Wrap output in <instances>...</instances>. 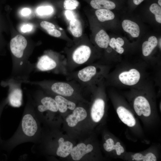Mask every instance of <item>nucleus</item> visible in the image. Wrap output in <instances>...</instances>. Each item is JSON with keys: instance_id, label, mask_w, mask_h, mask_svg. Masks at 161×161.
I'll return each instance as SVG.
<instances>
[{"instance_id": "f257e3e1", "label": "nucleus", "mask_w": 161, "mask_h": 161, "mask_svg": "<svg viewBox=\"0 0 161 161\" xmlns=\"http://www.w3.org/2000/svg\"><path fill=\"white\" fill-rule=\"evenodd\" d=\"M28 100L24 115L17 130L13 136V148L19 144L38 138L39 130L34 105L30 95L28 94Z\"/></svg>"}, {"instance_id": "f03ea898", "label": "nucleus", "mask_w": 161, "mask_h": 161, "mask_svg": "<svg viewBox=\"0 0 161 161\" xmlns=\"http://www.w3.org/2000/svg\"><path fill=\"white\" fill-rule=\"evenodd\" d=\"M120 21L121 29L130 38H142L146 33L143 21L138 16L124 14Z\"/></svg>"}, {"instance_id": "7ed1b4c3", "label": "nucleus", "mask_w": 161, "mask_h": 161, "mask_svg": "<svg viewBox=\"0 0 161 161\" xmlns=\"http://www.w3.org/2000/svg\"><path fill=\"white\" fill-rule=\"evenodd\" d=\"M142 7L140 16L142 21L155 27H160L161 24V6L155 0H145Z\"/></svg>"}, {"instance_id": "20e7f679", "label": "nucleus", "mask_w": 161, "mask_h": 161, "mask_svg": "<svg viewBox=\"0 0 161 161\" xmlns=\"http://www.w3.org/2000/svg\"><path fill=\"white\" fill-rule=\"evenodd\" d=\"M21 82L9 77L7 79L2 80L1 86L8 88L7 97L8 103L13 107H19L22 104L23 92Z\"/></svg>"}, {"instance_id": "39448f33", "label": "nucleus", "mask_w": 161, "mask_h": 161, "mask_svg": "<svg viewBox=\"0 0 161 161\" xmlns=\"http://www.w3.org/2000/svg\"><path fill=\"white\" fill-rule=\"evenodd\" d=\"M93 10L95 19L105 29L114 31L121 30L117 12L105 9Z\"/></svg>"}, {"instance_id": "423d86ee", "label": "nucleus", "mask_w": 161, "mask_h": 161, "mask_svg": "<svg viewBox=\"0 0 161 161\" xmlns=\"http://www.w3.org/2000/svg\"><path fill=\"white\" fill-rule=\"evenodd\" d=\"M34 92L31 95L37 113H42L47 111L57 112L58 107L56 102L52 97L42 96V90L41 88Z\"/></svg>"}, {"instance_id": "0eeeda50", "label": "nucleus", "mask_w": 161, "mask_h": 161, "mask_svg": "<svg viewBox=\"0 0 161 161\" xmlns=\"http://www.w3.org/2000/svg\"><path fill=\"white\" fill-rule=\"evenodd\" d=\"M61 66V61L59 56L48 52L43 55L35 64V69L37 71H52L58 73Z\"/></svg>"}, {"instance_id": "6e6552de", "label": "nucleus", "mask_w": 161, "mask_h": 161, "mask_svg": "<svg viewBox=\"0 0 161 161\" xmlns=\"http://www.w3.org/2000/svg\"><path fill=\"white\" fill-rule=\"evenodd\" d=\"M92 53V49L89 44L85 43H81L72 50L70 58L74 64L81 65L88 61Z\"/></svg>"}, {"instance_id": "1a4fd4ad", "label": "nucleus", "mask_w": 161, "mask_h": 161, "mask_svg": "<svg viewBox=\"0 0 161 161\" xmlns=\"http://www.w3.org/2000/svg\"><path fill=\"white\" fill-rule=\"evenodd\" d=\"M86 1L93 9H105L117 13L124 12L125 2L122 0H83Z\"/></svg>"}, {"instance_id": "9d476101", "label": "nucleus", "mask_w": 161, "mask_h": 161, "mask_svg": "<svg viewBox=\"0 0 161 161\" xmlns=\"http://www.w3.org/2000/svg\"><path fill=\"white\" fill-rule=\"evenodd\" d=\"M96 20L94 23L92 38L95 44L100 48L107 49L109 46L110 36L105 29Z\"/></svg>"}, {"instance_id": "9b49d317", "label": "nucleus", "mask_w": 161, "mask_h": 161, "mask_svg": "<svg viewBox=\"0 0 161 161\" xmlns=\"http://www.w3.org/2000/svg\"><path fill=\"white\" fill-rule=\"evenodd\" d=\"M65 10L67 13L66 16L69 20V29L71 34L75 38H79L81 36L83 32V27L80 20L73 13L74 10Z\"/></svg>"}, {"instance_id": "f8f14e48", "label": "nucleus", "mask_w": 161, "mask_h": 161, "mask_svg": "<svg viewBox=\"0 0 161 161\" xmlns=\"http://www.w3.org/2000/svg\"><path fill=\"white\" fill-rule=\"evenodd\" d=\"M145 40L142 44V53L144 56H149L158 45L159 36L153 34H146L144 35Z\"/></svg>"}, {"instance_id": "ddd939ff", "label": "nucleus", "mask_w": 161, "mask_h": 161, "mask_svg": "<svg viewBox=\"0 0 161 161\" xmlns=\"http://www.w3.org/2000/svg\"><path fill=\"white\" fill-rule=\"evenodd\" d=\"M134 107L137 114L139 116L143 114L144 116H149L151 113L149 103L144 97L139 96L134 100Z\"/></svg>"}, {"instance_id": "4468645a", "label": "nucleus", "mask_w": 161, "mask_h": 161, "mask_svg": "<svg viewBox=\"0 0 161 161\" xmlns=\"http://www.w3.org/2000/svg\"><path fill=\"white\" fill-rule=\"evenodd\" d=\"M140 74L137 69H132L128 71L121 73L119 76L120 81L123 84L129 86L134 85L139 81Z\"/></svg>"}, {"instance_id": "2eb2a0df", "label": "nucleus", "mask_w": 161, "mask_h": 161, "mask_svg": "<svg viewBox=\"0 0 161 161\" xmlns=\"http://www.w3.org/2000/svg\"><path fill=\"white\" fill-rule=\"evenodd\" d=\"M97 72L95 66H88L79 70L77 74L76 77L80 83L88 85L96 75Z\"/></svg>"}, {"instance_id": "dca6fc26", "label": "nucleus", "mask_w": 161, "mask_h": 161, "mask_svg": "<svg viewBox=\"0 0 161 161\" xmlns=\"http://www.w3.org/2000/svg\"><path fill=\"white\" fill-rule=\"evenodd\" d=\"M87 116L86 110L81 107H78L73 110L72 114L66 118L68 125L70 127L76 126L80 121L84 120Z\"/></svg>"}, {"instance_id": "f3484780", "label": "nucleus", "mask_w": 161, "mask_h": 161, "mask_svg": "<svg viewBox=\"0 0 161 161\" xmlns=\"http://www.w3.org/2000/svg\"><path fill=\"white\" fill-rule=\"evenodd\" d=\"M105 102L101 98L96 99L92 106L91 114L93 120L98 122L101 120L104 112Z\"/></svg>"}, {"instance_id": "a211bd4d", "label": "nucleus", "mask_w": 161, "mask_h": 161, "mask_svg": "<svg viewBox=\"0 0 161 161\" xmlns=\"http://www.w3.org/2000/svg\"><path fill=\"white\" fill-rule=\"evenodd\" d=\"M28 46L26 38L21 35H17L10 40V48L11 54H14L26 49Z\"/></svg>"}, {"instance_id": "6ab92c4d", "label": "nucleus", "mask_w": 161, "mask_h": 161, "mask_svg": "<svg viewBox=\"0 0 161 161\" xmlns=\"http://www.w3.org/2000/svg\"><path fill=\"white\" fill-rule=\"evenodd\" d=\"M93 149L92 145L90 144L86 145L81 143L72 148L70 153L72 159L75 161L80 160L86 154L91 152Z\"/></svg>"}, {"instance_id": "aec40b11", "label": "nucleus", "mask_w": 161, "mask_h": 161, "mask_svg": "<svg viewBox=\"0 0 161 161\" xmlns=\"http://www.w3.org/2000/svg\"><path fill=\"white\" fill-rule=\"evenodd\" d=\"M117 114L121 121L129 127H133L136 124V120L132 114L122 106H119L117 109Z\"/></svg>"}, {"instance_id": "412c9836", "label": "nucleus", "mask_w": 161, "mask_h": 161, "mask_svg": "<svg viewBox=\"0 0 161 161\" xmlns=\"http://www.w3.org/2000/svg\"><path fill=\"white\" fill-rule=\"evenodd\" d=\"M62 137L60 138L58 140V147L56 151L57 156L65 157L70 154L73 148V144L69 141H64Z\"/></svg>"}, {"instance_id": "4be33fe9", "label": "nucleus", "mask_w": 161, "mask_h": 161, "mask_svg": "<svg viewBox=\"0 0 161 161\" xmlns=\"http://www.w3.org/2000/svg\"><path fill=\"white\" fill-rule=\"evenodd\" d=\"M58 107V110L61 113H64L68 109L73 110L76 108V104L73 102L70 101L64 97L57 95L54 98Z\"/></svg>"}, {"instance_id": "5701e85b", "label": "nucleus", "mask_w": 161, "mask_h": 161, "mask_svg": "<svg viewBox=\"0 0 161 161\" xmlns=\"http://www.w3.org/2000/svg\"><path fill=\"white\" fill-rule=\"evenodd\" d=\"M125 40L124 37L116 35L110 37L109 46L119 54H122L125 51L123 47L125 44Z\"/></svg>"}, {"instance_id": "b1692460", "label": "nucleus", "mask_w": 161, "mask_h": 161, "mask_svg": "<svg viewBox=\"0 0 161 161\" xmlns=\"http://www.w3.org/2000/svg\"><path fill=\"white\" fill-rule=\"evenodd\" d=\"M40 25L49 35L52 36L60 38L62 35L61 31L57 29L55 25L51 22L43 21L40 23Z\"/></svg>"}, {"instance_id": "393cba45", "label": "nucleus", "mask_w": 161, "mask_h": 161, "mask_svg": "<svg viewBox=\"0 0 161 161\" xmlns=\"http://www.w3.org/2000/svg\"><path fill=\"white\" fill-rule=\"evenodd\" d=\"M62 4L65 10H74L78 8L80 3L78 0H63Z\"/></svg>"}, {"instance_id": "a878e982", "label": "nucleus", "mask_w": 161, "mask_h": 161, "mask_svg": "<svg viewBox=\"0 0 161 161\" xmlns=\"http://www.w3.org/2000/svg\"><path fill=\"white\" fill-rule=\"evenodd\" d=\"M54 12L53 7L50 5L41 6L36 10L37 14L41 16H48L51 15Z\"/></svg>"}, {"instance_id": "bb28decb", "label": "nucleus", "mask_w": 161, "mask_h": 161, "mask_svg": "<svg viewBox=\"0 0 161 161\" xmlns=\"http://www.w3.org/2000/svg\"><path fill=\"white\" fill-rule=\"evenodd\" d=\"M145 0H127V7L129 12L131 13Z\"/></svg>"}, {"instance_id": "cd10ccee", "label": "nucleus", "mask_w": 161, "mask_h": 161, "mask_svg": "<svg viewBox=\"0 0 161 161\" xmlns=\"http://www.w3.org/2000/svg\"><path fill=\"white\" fill-rule=\"evenodd\" d=\"M120 145L119 142H117L115 145L110 144L106 143H104L103 147L106 151L109 152L113 150H116Z\"/></svg>"}, {"instance_id": "c85d7f7f", "label": "nucleus", "mask_w": 161, "mask_h": 161, "mask_svg": "<svg viewBox=\"0 0 161 161\" xmlns=\"http://www.w3.org/2000/svg\"><path fill=\"white\" fill-rule=\"evenodd\" d=\"M143 161H156L157 158L155 156L151 153H149L143 156Z\"/></svg>"}, {"instance_id": "c756f323", "label": "nucleus", "mask_w": 161, "mask_h": 161, "mask_svg": "<svg viewBox=\"0 0 161 161\" xmlns=\"http://www.w3.org/2000/svg\"><path fill=\"white\" fill-rule=\"evenodd\" d=\"M32 25L28 24H25L21 26V30L23 32H29L32 30Z\"/></svg>"}, {"instance_id": "7c9ffc66", "label": "nucleus", "mask_w": 161, "mask_h": 161, "mask_svg": "<svg viewBox=\"0 0 161 161\" xmlns=\"http://www.w3.org/2000/svg\"><path fill=\"white\" fill-rule=\"evenodd\" d=\"M31 13V10L30 9L28 8H24L21 11V15L24 16H29Z\"/></svg>"}, {"instance_id": "2f4dec72", "label": "nucleus", "mask_w": 161, "mask_h": 161, "mask_svg": "<svg viewBox=\"0 0 161 161\" xmlns=\"http://www.w3.org/2000/svg\"><path fill=\"white\" fill-rule=\"evenodd\" d=\"M143 156L141 154L137 153L135 154L133 156L134 159L136 161H141L143 160Z\"/></svg>"}, {"instance_id": "473e14b6", "label": "nucleus", "mask_w": 161, "mask_h": 161, "mask_svg": "<svg viewBox=\"0 0 161 161\" xmlns=\"http://www.w3.org/2000/svg\"><path fill=\"white\" fill-rule=\"evenodd\" d=\"M117 154L118 155H120L121 153H123L124 151L123 147L120 145L117 148L116 150Z\"/></svg>"}, {"instance_id": "72a5a7b5", "label": "nucleus", "mask_w": 161, "mask_h": 161, "mask_svg": "<svg viewBox=\"0 0 161 161\" xmlns=\"http://www.w3.org/2000/svg\"><path fill=\"white\" fill-rule=\"evenodd\" d=\"M106 143L111 145H114V140L111 138H109L106 141Z\"/></svg>"}, {"instance_id": "f704fd0d", "label": "nucleus", "mask_w": 161, "mask_h": 161, "mask_svg": "<svg viewBox=\"0 0 161 161\" xmlns=\"http://www.w3.org/2000/svg\"><path fill=\"white\" fill-rule=\"evenodd\" d=\"M157 4L160 6H161V0H155Z\"/></svg>"}, {"instance_id": "c9c22d12", "label": "nucleus", "mask_w": 161, "mask_h": 161, "mask_svg": "<svg viewBox=\"0 0 161 161\" xmlns=\"http://www.w3.org/2000/svg\"><path fill=\"white\" fill-rule=\"evenodd\" d=\"M122 0L123 1H124V2H125V1L126 0Z\"/></svg>"}]
</instances>
